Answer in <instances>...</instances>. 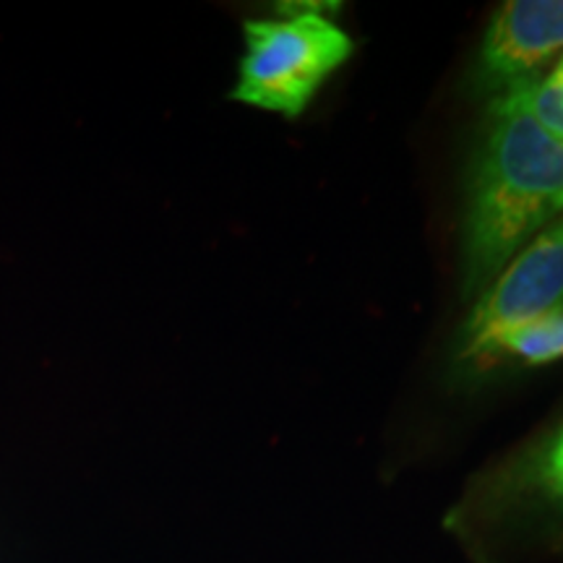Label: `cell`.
<instances>
[{
	"label": "cell",
	"instance_id": "277c9868",
	"mask_svg": "<svg viewBox=\"0 0 563 563\" xmlns=\"http://www.w3.org/2000/svg\"><path fill=\"white\" fill-rule=\"evenodd\" d=\"M563 51V0H509L485 32L477 79L504 91Z\"/></svg>",
	"mask_w": 563,
	"mask_h": 563
},
{
	"label": "cell",
	"instance_id": "5b68a950",
	"mask_svg": "<svg viewBox=\"0 0 563 563\" xmlns=\"http://www.w3.org/2000/svg\"><path fill=\"white\" fill-rule=\"evenodd\" d=\"M514 355L530 365L553 363L563 357V306L553 308L540 319L514 327L509 332L498 334L488 347L483 350L481 361L496 355Z\"/></svg>",
	"mask_w": 563,
	"mask_h": 563
},
{
	"label": "cell",
	"instance_id": "3957f363",
	"mask_svg": "<svg viewBox=\"0 0 563 563\" xmlns=\"http://www.w3.org/2000/svg\"><path fill=\"white\" fill-rule=\"evenodd\" d=\"M563 306V220L540 232L490 282L464 321L460 357L481 361L498 334Z\"/></svg>",
	"mask_w": 563,
	"mask_h": 563
},
{
	"label": "cell",
	"instance_id": "ba28073f",
	"mask_svg": "<svg viewBox=\"0 0 563 563\" xmlns=\"http://www.w3.org/2000/svg\"><path fill=\"white\" fill-rule=\"evenodd\" d=\"M551 81L555 87H563V58L559 60V66H555V70L551 74Z\"/></svg>",
	"mask_w": 563,
	"mask_h": 563
},
{
	"label": "cell",
	"instance_id": "8992f818",
	"mask_svg": "<svg viewBox=\"0 0 563 563\" xmlns=\"http://www.w3.org/2000/svg\"><path fill=\"white\" fill-rule=\"evenodd\" d=\"M498 97L525 110L548 133L563 139V87H555L551 79L527 76L509 84Z\"/></svg>",
	"mask_w": 563,
	"mask_h": 563
},
{
	"label": "cell",
	"instance_id": "6da1fadb",
	"mask_svg": "<svg viewBox=\"0 0 563 563\" xmlns=\"http://www.w3.org/2000/svg\"><path fill=\"white\" fill-rule=\"evenodd\" d=\"M563 211V139L496 97L477 146L462 222L464 295H477L514 253Z\"/></svg>",
	"mask_w": 563,
	"mask_h": 563
},
{
	"label": "cell",
	"instance_id": "7a4b0ae2",
	"mask_svg": "<svg viewBox=\"0 0 563 563\" xmlns=\"http://www.w3.org/2000/svg\"><path fill=\"white\" fill-rule=\"evenodd\" d=\"M285 13L245 21V53L232 100L295 121L321 84L350 58L355 42L323 16L321 5L313 11L295 5Z\"/></svg>",
	"mask_w": 563,
	"mask_h": 563
},
{
	"label": "cell",
	"instance_id": "52a82bcc",
	"mask_svg": "<svg viewBox=\"0 0 563 563\" xmlns=\"http://www.w3.org/2000/svg\"><path fill=\"white\" fill-rule=\"evenodd\" d=\"M538 477L555 501L563 504V428L553 435V441L548 443L543 460H540Z\"/></svg>",
	"mask_w": 563,
	"mask_h": 563
}]
</instances>
